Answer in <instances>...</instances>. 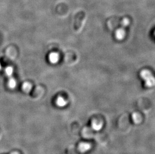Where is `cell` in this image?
<instances>
[{"label": "cell", "mask_w": 155, "mask_h": 154, "mask_svg": "<svg viewBox=\"0 0 155 154\" xmlns=\"http://www.w3.org/2000/svg\"><path fill=\"white\" fill-rule=\"evenodd\" d=\"M132 125L130 115L127 114H121L116 121V128L121 133L127 134L130 132L132 130Z\"/></svg>", "instance_id": "obj_1"}, {"label": "cell", "mask_w": 155, "mask_h": 154, "mask_svg": "<svg viewBox=\"0 0 155 154\" xmlns=\"http://www.w3.org/2000/svg\"><path fill=\"white\" fill-rule=\"evenodd\" d=\"M105 124L104 118L101 115H94L91 118L89 126L95 132L101 131Z\"/></svg>", "instance_id": "obj_2"}, {"label": "cell", "mask_w": 155, "mask_h": 154, "mask_svg": "<svg viewBox=\"0 0 155 154\" xmlns=\"http://www.w3.org/2000/svg\"><path fill=\"white\" fill-rule=\"evenodd\" d=\"M95 131L92 129L89 126H84L81 127L79 132V136L83 140L91 141L93 139Z\"/></svg>", "instance_id": "obj_3"}, {"label": "cell", "mask_w": 155, "mask_h": 154, "mask_svg": "<svg viewBox=\"0 0 155 154\" xmlns=\"http://www.w3.org/2000/svg\"><path fill=\"white\" fill-rule=\"evenodd\" d=\"M93 140L99 145L104 146L108 143L109 138L105 132L100 131L95 132Z\"/></svg>", "instance_id": "obj_4"}, {"label": "cell", "mask_w": 155, "mask_h": 154, "mask_svg": "<svg viewBox=\"0 0 155 154\" xmlns=\"http://www.w3.org/2000/svg\"><path fill=\"white\" fill-rule=\"evenodd\" d=\"M92 147L89 141L83 140L78 143L75 148L78 154H86L91 151Z\"/></svg>", "instance_id": "obj_5"}, {"label": "cell", "mask_w": 155, "mask_h": 154, "mask_svg": "<svg viewBox=\"0 0 155 154\" xmlns=\"http://www.w3.org/2000/svg\"><path fill=\"white\" fill-rule=\"evenodd\" d=\"M140 77L144 80L145 84L148 87H151L155 84V79L149 71L144 70L140 73Z\"/></svg>", "instance_id": "obj_6"}, {"label": "cell", "mask_w": 155, "mask_h": 154, "mask_svg": "<svg viewBox=\"0 0 155 154\" xmlns=\"http://www.w3.org/2000/svg\"><path fill=\"white\" fill-rule=\"evenodd\" d=\"M130 121L133 125L139 126L143 122V115L139 112H134L130 115Z\"/></svg>", "instance_id": "obj_7"}, {"label": "cell", "mask_w": 155, "mask_h": 154, "mask_svg": "<svg viewBox=\"0 0 155 154\" xmlns=\"http://www.w3.org/2000/svg\"><path fill=\"white\" fill-rule=\"evenodd\" d=\"M85 18V14L84 12H81L76 15L74 22V30L76 31L79 30L82 26V22Z\"/></svg>", "instance_id": "obj_8"}, {"label": "cell", "mask_w": 155, "mask_h": 154, "mask_svg": "<svg viewBox=\"0 0 155 154\" xmlns=\"http://www.w3.org/2000/svg\"><path fill=\"white\" fill-rule=\"evenodd\" d=\"M81 126L78 122H74L72 124L71 126V131L73 135L75 136H79V132Z\"/></svg>", "instance_id": "obj_9"}, {"label": "cell", "mask_w": 155, "mask_h": 154, "mask_svg": "<svg viewBox=\"0 0 155 154\" xmlns=\"http://www.w3.org/2000/svg\"><path fill=\"white\" fill-rule=\"evenodd\" d=\"M65 154H78L76 151V148L73 146H70L66 148Z\"/></svg>", "instance_id": "obj_10"}, {"label": "cell", "mask_w": 155, "mask_h": 154, "mask_svg": "<svg viewBox=\"0 0 155 154\" xmlns=\"http://www.w3.org/2000/svg\"><path fill=\"white\" fill-rule=\"evenodd\" d=\"M49 59L52 63H55L58 61V56L56 53H51L50 54L49 57Z\"/></svg>", "instance_id": "obj_11"}, {"label": "cell", "mask_w": 155, "mask_h": 154, "mask_svg": "<svg viewBox=\"0 0 155 154\" xmlns=\"http://www.w3.org/2000/svg\"><path fill=\"white\" fill-rule=\"evenodd\" d=\"M56 103L57 104V106L59 107L64 106L66 105V101L63 99V98L58 97L57 98L56 101Z\"/></svg>", "instance_id": "obj_12"}, {"label": "cell", "mask_w": 155, "mask_h": 154, "mask_svg": "<svg viewBox=\"0 0 155 154\" xmlns=\"http://www.w3.org/2000/svg\"><path fill=\"white\" fill-rule=\"evenodd\" d=\"M22 88H23V90L25 92H29L31 90V89H32V85L29 83L25 82L23 85Z\"/></svg>", "instance_id": "obj_13"}, {"label": "cell", "mask_w": 155, "mask_h": 154, "mask_svg": "<svg viewBox=\"0 0 155 154\" xmlns=\"http://www.w3.org/2000/svg\"><path fill=\"white\" fill-rule=\"evenodd\" d=\"M124 32L123 29H120L117 30L116 32V38L118 40L122 39L124 36Z\"/></svg>", "instance_id": "obj_14"}, {"label": "cell", "mask_w": 155, "mask_h": 154, "mask_svg": "<svg viewBox=\"0 0 155 154\" xmlns=\"http://www.w3.org/2000/svg\"><path fill=\"white\" fill-rule=\"evenodd\" d=\"M16 81L14 79H11L8 82V86L11 89H14L16 86Z\"/></svg>", "instance_id": "obj_15"}, {"label": "cell", "mask_w": 155, "mask_h": 154, "mask_svg": "<svg viewBox=\"0 0 155 154\" xmlns=\"http://www.w3.org/2000/svg\"><path fill=\"white\" fill-rule=\"evenodd\" d=\"M5 73L7 76H11L13 73V69L11 67H8L5 69Z\"/></svg>", "instance_id": "obj_16"}, {"label": "cell", "mask_w": 155, "mask_h": 154, "mask_svg": "<svg viewBox=\"0 0 155 154\" xmlns=\"http://www.w3.org/2000/svg\"><path fill=\"white\" fill-rule=\"evenodd\" d=\"M129 23V21L127 20V19H124V20L121 21V26L122 27V28H125L126 27H127Z\"/></svg>", "instance_id": "obj_17"}, {"label": "cell", "mask_w": 155, "mask_h": 154, "mask_svg": "<svg viewBox=\"0 0 155 154\" xmlns=\"http://www.w3.org/2000/svg\"><path fill=\"white\" fill-rule=\"evenodd\" d=\"M1 68H2L1 65V64H0V70H1Z\"/></svg>", "instance_id": "obj_18"}]
</instances>
